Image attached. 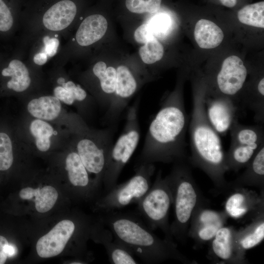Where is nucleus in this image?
Returning a JSON list of instances; mask_svg holds the SVG:
<instances>
[{
    "label": "nucleus",
    "instance_id": "nucleus-12",
    "mask_svg": "<svg viewBox=\"0 0 264 264\" xmlns=\"http://www.w3.org/2000/svg\"><path fill=\"white\" fill-rule=\"evenodd\" d=\"M236 228H220L209 242L208 259L214 264H247L249 262L238 250L234 240Z\"/></svg>",
    "mask_w": 264,
    "mask_h": 264
},
{
    "label": "nucleus",
    "instance_id": "nucleus-23",
    "mask_svg": "<svg viewBox=\"0 0 264 264\" xmlns=\"http://www.w3.org/2000/svg\"><path fill=\"white\" fill-rule=\"evenodd\" d=\"M264 144L253 145L230 144L229 150L225 153V163L228 170L237 173L245 168Z\"/></svg>",
    "mask_w": 264,
    "mask_h": 264
},
{
    "label": "nucleus",
    "instance_id": "nucleus-20",
    "mask_svg": "<svg viewBox=\"0 0 264 264\" xmlns=\"http://www.w3.org/2000/svg\"><path fill=\"white\" fill-rule=\"evenodd\" d=\"M65 168L68 181L72 186L76 188L88 189L92 184L97 185L96 183H92L93 181L95 182L93 180L90 179L89 173L82 163L73 146L66 157Z\"/></svg>",
    "mask_w": 264,
    "mask_h": 264
},
{
    "label": "nucleus",
    "instance_id": "nucleus-18",
    "mask_svg": "<svg viewBox=\"0 0 264 264\" xmlns=\"http://www.w3.org/2000/svg\"><path fill=\"white\" fill-rule=\"evenodd\" d=\"M264 239V213L250 220L246 226L236 229L234 240L239 252L246 257V251L262 242Z\"/></svg>",
    "mask_w": 264,
    "mask_h": 264
},
{
    "label": "nucleus",
    "instance_id": "nucleus-29",
    "mask_svg": "<svg viewBox=\"0 0 264 264\" xmlns=\"http://www.w3.org/2000/svg\"><path fill=\"white\" fill-rule=\"evenodd\" d=\"M6 128L0 125V172L9 170L14 162V143Z\"/></svg>",
    "mask_w": 264,
    "mask_h": 264
},
{
    "label": "nucleus",
    "instance_id": "nucleus-11",
    "mask_svg": "<svg viewBox=\"0 0 264 264\" xmlns=\"http://www.w3.org/2000/svg\"><path fill=\"white\" fill-rule=\"evenodd\" d=\"M247 70L242 61L235 55L226 58L216 76L218 92L214 96L228 97L239 107V94L246 79Z\"/></svg>",
    "mask_w": 264,
    "mask_h": 264
},
{
    "label": "nucleus",
    "instance_id": "nucleus-31",
    "mask_svg": "<svg viewBox=\"0 0 264 264\" xmlns=\"http://www.w3.org/2000/svg\"><path fill=\"white\" fill-rule=\"evenodd\" d=\"M161 0H126V6L131 12L142 14L156 13L160 7Z\"/></svg>",
    "mask_w": 264,
    "mask_h": 264
},
{
    "label": "nucleus",
    "instance_id": "nucleus-3",
    "mask_svg": "<svg viewBox=\"0 0 264 264\" xmlns=\"http://www.w3.org/2000/svg\"><path fill=\"white\" fill-rule=\"evenodd\" d=\"M203 92L197 91L194 96L193 109L189 124L192 166L204 172L212 181L213 193L227 195L228 182L225 177L228 171L220 135L209 123L206 114Z\"/></svg>",
    "mask_w": 264,
    "mask_h": 264
},
{
    "label": "nucleus",
    "instance_id": "nucleus-2",
    "mask_svg": "<svg viewBox=\"0 0 264 264\" xmlns=\"http://www.w3.org/2000/svg\"><path fill=\"white\" fill-rule=\"evenodd\" d=\"M99 220L145 264H158L168 260L185 264H197L182 254L174 241L160 239L132 214L115 211L102 213Z\"/></svg>",
    "mask_w": 264,
    "mask_h": 264
},
{
    "label": "nucleus",
    "instance_id": "nucleus-34",
    "mask_svg": "<svg viewBox=\"0 0 264 264\" xmlns=\"http://www.w3.org/2000/svg\"><path fill=\"white\" fill-rule=\"evenodd\" d=\"M44 47L41 52L45 54L48 57L54 56L60 44V41L55 37L45 36L43 39Z\"/></svg>",
    "mask_w": 264,
    "mask_h": 264
},
{
    "label": "nucleus",
    "instance_id": "nucleus-4",
    "mask_svg": "<svg viewBox=\"0 0 264 264\" xmlns=\"http://www.w3.org/2000/svg\"><path fill=\"white\" fill-rule=\"evenodd\" d=\"M188 159L173 163L171 171L166 176L170 188L174 210V219L170 224L172 236L184 244L191 218L200 207L209 202L203 195L193 177Z\"/></svg>",
    "mask_w": 264,
    "mask_h": 264
},
{
    "label": "nucleus",
    "instance_id": "nucleus-26",
    "mask_svg": "<svg viewBox=\"0 0 264 264\" xmlns=\"http://www.w3.org/2000/svg\"><path fill=\"white\" fill-rule=\"evenodd\" d=\"M61 85L53 89V94L61 102L67 105H74L75 103H82L86 100L87 93L80 85L72 81L65 82L61 79Z\"/></svg>",
    "mask_w": 264,
    "mask_h": 264
},
{
    "label": "nucleus",
    "instance_id": "nucleus-8",
    "mask_svg": "<svg viewBox=\"0 0 264 264\" xmlns=\"http://www.w3.org/2000/svg\"><path fill=\"white\" fill-rule=\"evenodd\" d=\"M137 204L139 215L147 226L152 231L161 230L165 239L173 241L169 221L173 198L167 178L162 177L161 170L158 172L153 185Z\"/></svg>",
    "mask_w": 264,
    "mask_h": 264
},
{
    "label": "nucleus",
    "instance_id": "nucleus-16",
    "mask_svg": "<svg viewBox=\"0 0 264 264\" xmlns=\"http://www.w3.org/2000/svg\"><path fill=\"white\" fill-rule=\"evenodd\" d=\"M247 186L255 187L260 191H264V144L243 172L234 180L228 182V193L235 189Z\"/></svg>",
    "mask_w": 264,
    "mask_h": 264
},
{
    "label": "nucleus",
    "instance_id": "nucleus-30",
    "mask_svg": "<svg viewBox=\"0 0 264 264\" xmlns=\"http://www.w3.org/2000/svg\"><path fill=\"white\" fill-rule=\"evenodd\" d=\"M163 54V46L155 37L145 43L139 49L141 58L146 64H152L159 61Z\"/></svg>",
    "mask_w": 264,
    "mask_h": 264
},
{
    "label": "nucleus",
    "instance_id": "nucleus-25",
    "mask_svg": "<svg viewBox=\"0 0 264 264\" xmlns=\"http://www.w3.org/2000/svg\"><path fill=\"white\" fill-rule=\"evenodd\" d=\"M19 196L22 199L27 200L35 198L34 200L36 210L39 213H45L54 206L57 200L58 193L55 188L47 185L42 188H24L20 191Z\"/></svg>",
    "mask_w": 264,
    "mask_h": 264
},
{
    "label": "nucleus",
    "instance_id": "nucleus-14",
    "mask_svg": "<svg viewBox=\"0 0 264 264\" xmlns=\"http://www.w3.org/2000/svg\"><path fill=\"white\" fill-rule=\"evenodd\" d=\"M76 227V224L70 220H63L58 222L37 241L36 247L38 255L47 258L60 254L74 235Z\"/></svg>",
    "mask_w": 264,
    "mask_h": 264
},
{
    "label": "nucleus",
    "instance_id": "nucleus-17",
    "mask_svg": "<svg viewBox=\"0 0 264 264\" xmlns=\"http://www.w3.org/2000/svg\"><path fill=\"white\" fill-rule=\"evenodd\" d=\"M76 13V5L73 1L62 0L52 5L44 13L42 22L48 30L61 31L72 23Z\"/></svg>",
    "mask_w": 264,
    "mask_h": 264
},
{
    "label": "nucleus",
    "instance_id": "nucleus-28",
    "mask_svg": "<svg viewBox=\"0 0 264 264\" xmlns=\"http://www.w3.org/2000/svg\"><path fill=\"white\" fill-rule=\"evenodd\" d=\"M239 21L248 25L264 28V2L244 6L238 12Z\"/></svg>",
    "mask_w": 264,
    "mask_h": 264
},
{
    "label": "nucleus",
    "instance_id": "nucleus-21",
    "mask_svg": "<svg viewBox=\"0 0 264 264\" xmlns=\"http://www.w3.org/2000/svg\"><path fill=\"white\" fill-rule=\"evenodd\" d=\"M61 102L55 96H41L30 100L27 106L29 113L36 119L46 121L56 119L62 110Z\"/></svg>",
    "mask_w": 264,
    "mask_h": 264
},
{
    "label": "nucleus",
    "instance_id": "nucleus-24",
    "mask_svg": "<svg viewBox=\"0 0 264 264\" xmlns=\"http://www.w3.org/2000/svg\"><path fill=\"white\" fill-rule=\"evenodd\" d=\"M229 132L230 144L253 145L264 143V125H243L238 119L233 124Z\"/></svg>",
    "mask_w": 264,
    "mask_h": 264
},
{
    "label": "nucleus",
    "instance_id": "nucleus-7",
    "mask_svg": "<svg viewBox=\"0 0 264 264\" xmlns=\"http://www.w3.org/2000/svg\"><path fill=\"white\" fill-rule=\"evenodd\" d=\"M155 170L154 164H136L133 176L104 193L96 202L95 209L104 213L137 204L150 189Z\"/></svg>",
    "mask_w": 264,
    "mask_h": 264
},
{
    "label": "nucleus",
    "instance_id": "nucleus-32",
    "mask_svg": "<svg viewBox=\"0 0 264 264\" xmlns=\"http://www.w3.org/2000/svg\"><path fill=\"white\" fill-rule=\"evenodd\" d=\"M14 24V17L11 8L5 0H0V35L10 33Z\"/></svg>",
    "mask_w": 264,
    "mask_h": 264
},
{
    "label": "nucleus",
    "instance_id": "nucleus-13",
    "mask_svg": "<svg viewBox=\"0 0 264 264\" xmlns=\"http://www.w3.org/2000/svg\"><path fill=\"white\" fill-rule=\"evenodd\" d=\"M204 95L206 114L211 125L220 135L224 136L238 119L239 107L231 99L221 96Z\"/></svg>",
    "mask_w": 264,
    "mask_h": 264
},
{
    "label": "nucleus",
    "instance_id": "nucleus-22",
    "mask_svg": "<svg viewBox=\"0 0 264 264\" xmlns=\"http://www.w3.org/2000/svg\"><path fill=\"white\" fill-rule=\"evenodd\" d=\"M221 28L214 22L201 19L196 24L194 37L198 45L203 49H212L218 46L223 39Z\"/></svg>",
    "mask_w": 264,
    "mask_h": 264
},
{
    "label": "nucleus",
    "instance_id": "nucleus-6",
    "mask_svg": "<svg viewBox=\"0 0 264 264\" xmlns=\"http://www.w3.org/2000/svg\"><path fill=\"white\" fill-rule=\"evenodd\" d=\"M115 127L78 132L72 144L88 172L94 176L98 187L102 184L108 156L114 143Z\"/></svg>",
    "mask_w": 264,
    "mask_h": 264
},
{
    "label": "nucleus",
    "instance_id": "nucleus-5",
    "mask_svg": "<svg viewBox=\"0 0 264 264\" xmlns=\"http://www.w3.org/2000/svg\"><path fill=\"white\" fill-rule=\"evenodd\" d=\"M139 105L135 102L128 108L124 129L111 148L103 178L104 193L117 184L123 169L137 147L140 137Z\"/></svg>",
    "mask_w": 264,
    "mask_h": 264
},
{
    "label": "nucleus",
    "instance_id": "nucleus-9",
    "mask_svg": "<svg viewBox=\"0 0 264 264\" xmlns=\"http://www.w3.org/2000/svg\"><path fill=\"white\" fill-rule=\"evenodd\" d=\"M227 195L224 211L229 218L251 220L264 213V191L258 193L242 187L231 191Z\"/></svg>",
    "mask_w": 264,
    "mask_h": 264
},
{
    "label": "nucleus",
    "instance_id": "nucleus-1",
    "mask_svg": "<svg viewBox=\"0 0 264 264\" xmlns=\"http://www.w3.org/2000/svg\"><path fill=\"white\" fill-rule=\"evenodd\" d=\"M189 122L180 94L175 92L164 100L149 125L136 164H173L188 159L186 134Z\"/></svg>",
    "mask_w": 264,
    "mask_h": 264
},
{
    "label": "nucleus",
    "instance_id": "nucleus-36",
    "mask_svg": "<svg viewBox=\"0 0 264 264\" xmlns=\"http://www.w3.org/2000/svg\"><path fill=\"white\" fill-rule=\"evenodd\" d=\"M9 244L7 239L0 235V264H5L9 255Z\"/></svg>",
    "mask_w": 264,
    "mask_h": 264
},
{
    "label": "nucleus",
    "instance_id": "nucleus-33",
    "mask_svg": "<svg viewBox=\"0 0 264 264\" xmlns=\"http://www.w3.org/2000/svg\"><path fill=\"white\" fill-rule=\"evenodd\" d=\"M154 35L160 36L166 34L170 28L171 21L166 15L155 16L148 23Z\"/></svg>",
    "mask_w": 264,
    "mask_h": 264
},
{
    "label": "nucleus",
    "instance_id": "nucleus-35",
    "mask_svg": "<svg viewBox=\"0 0 264 264\" xmlns=\"http://www.w3.org/2000/svg\"><path fill=\"white\" fill-rule=\"evenodd\" d=\"M134 37L137 43L145 44L153 38L154 36L147 23L142 24L135 30Z\"/></svg>",
    "mask_w": 264,
    "mask_h": 264
},
{
    "label": "nucleus",
    "instance_id": "nucleus-10",
    "mask_svg": "<svg viewBox=\"0 0 264 264\" xmlns=\"http://www.w3.org/2000/svg\"><path fill=\"white\" fill-rule=\"evenodd\" d=\"M228 218L224 211L212 210L208 206L198 208L191 218L187 234L194 241V247L199 248L209 242Z\"/></svg>",
    "mask_w": 264,
    "mask_h": 264
},
{
    "label": "nucleus",
    "instance_id": "nucleus-27",
    "mask_svg": "<svg viewBox=\"0 0 264 264\" xmlns=\"http://www.w3.org/2000/svg\"><path fill=\"white\" fill-rule=\"evenodd\" d=\"M29 130L35 139L37 149L42 152L47 151L51 145V137L54 130L46 121L35 118L29 125Z\"/></svg>",
    "mask_w": 264,
    "mask_h": 264
},
{
    "label": "nucleus",
    "instance_id": "nucleus-15",
    "mask_svg": "<svg viewBox=\"0 0 264 264\" xmlns=\"http://www.w3.org/2000/svg\"><path fill=\"white\" fill-rule=\"evenodd\" d=\"M93 232L95 240L104 246L110 263L139 264L133 254L117 240L111 231L99 220L95 226Z\"/></svg>",
    "mask_w": 264,
    "mask_h": 264
},
{
    "label": "nucleus",
    "instance_id": "nucleus-38",
    "mask_svg": "<svg viewBox=\"0 0 264 264\" xmlns=\"http://www.w3.org/2000/svg\"><path fill=\"white\" fill-rule=\"evenodd\" d=\"M222 5L228 7H233L235 6L237 0H220Z\"/></svg>",
    "mask_w": 264,
    "mask_h": 264
},
{
    "label": "nucleus",
    "instance_id": "nucleus-19",
    "mask_svg": "<svg viewBox=\"0 0 264 264\" xmlns=\"http://www.w3.org/2000/svg\"><path fill=\"white\" fill-rule=\"evenodd\" d=\"M108 27L106 18L100 14H93L85 18L76 33V40L81 46L91 45L101 39Z\"/></svg>",
    "mask_w": 264,
    "mask_h": 264
},
{
    "label": "nucleus",
    "instance_id": "nucleus-37",
    "mask_svg": "<svg viewBox=\"0 0 264 264\" xmlns=\"http://www.w3.org/2000/svg\"><path fill=\"white\" fill-rule=\"evenodd\" d=\"M48 57L43 52H39L35 54L33 56L34 63L39 66L44 65L47 61Z\"/></svg>",
    "mask_w": 264,
    "mask_h": 264
}]
</instances>
